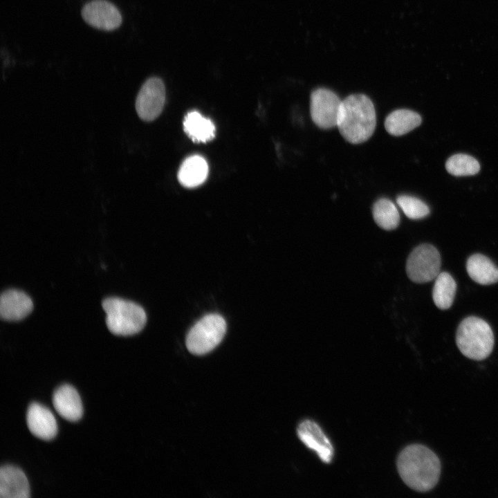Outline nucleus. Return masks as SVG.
Wrapping results in <instances>:
<instances>
[{
  "label": "nucleus",
  "mask_w": 498,
  "mask_h": 498,
  "mask_svg": "<svg viewBox=\"0 0 498 498\" xmlns=\"http://www.w3.org/2000/svg\"><path fill=\"white\" fill-rule=\"evenodd\" d=\"M208 174L206 160L202 156L194 155L183 161L178 170V178L184 187H194L205 181Z\"/></svg>",
  "instance_id": "dca6fc26"
},
{
  "label": "nucleus",
  "mask_w": 498,
  "mask_h": 498,
  "mask_svg": "<svg viewBox=\"0 0 498 498\" xmlns=\"http://www.w3.org/2000/svg\"><path fill=\"white\" fill-rule=\"evenodd\" d=\"M398 472L404 483L418 492L432 489L441 474V462L434 452L425 445L412 444L405 448L397 459Z\"/></svg>",
  "instance_id": "f257e3e1"
},
{
  "label": "nucleus",
  "mask_w": 498,
  "mask_h": 498,
  "mask_svg": "<svg viewBox=\"0 0 498 498\" xmlns=\"http://www.w3.org/2000/svg\"><path fill=\"white\" fill-rule=\"evenodd\" d=\"M376 125L375 108L368 96L352 94L342 100L337 127L347 142L360 144L367 141L374 133Z\"/></svg>",
  "instance_id": "f03ea898"
},
{
  "label": "nucleus",
  "mask_w": 498,
  "mask_h": 498,
  "mask_svg": "<svg viewBox=\"0 0 498 498\" xmlns=\"http://www.w3.org/2000/svg\"><path fill=\"white\" fill-rule=\"evenodd\" d=\"M397 204L405 214L411 219H420L430 214L429 207L421 200L407 195L397 197Z\"/></svg>",
  "instance_id": "4be33fe9"
},
{
  "label": "nucleus",
  "mask_w": 498,
  "mask_h": 498,
  "mask_svg": "<svg viewBox=\"0 0 498 498\" xmlns=\"http://www.w3.org/2000/svg\"><path fill=\"white\" fill-rule=\"evenodd\" d=\"M445 167L448 173L456 176H472L479 172L480 165L472 156L457 154L448 159Z\"/></svg>",
  "instance_id": "412c9836"
},
{
  "label": "nucleus",
  "mask_w": 498,
  "mask_h": 498,
  "mask_svg": "<svg viewBox=\"0 0 498 498\" xmlns=\"http://www.w3.org/2000/svg\"><path fill=\"white\" fill-rule=\"evenodd\" d=\"M466 270L470 278L481 285L498 282V268L482 254L471 255L466 262Z\"/></svg>",
  "instance_id": "2eb2a0df"
},
{
  "label": "nucleus",
  "mask_w": 498,
  "mask_h": 498,
  "mask_svg": "<svg viewBox=\"0 0 498 498\" xmlns=\"http://www.w3.org/2000/svg\"><path fill=\"white\" fill-rule=\"evenodd\" d=\"M83 19L91 26L105 31L119 28L122 21L117 7L107 0H92L82 9Z\"/></svg>",
  "instance_id": "1a4fd4ad"
},
{
  "label": "nucleus",
  "mask_w": 498,
  "mask_h": 498,
  "mask_svg": "<svg viewBox=\"0 0 498 498\" xmlns=\"http://www.w3.org/2000/svg\"><path fill=\"white\" fill-rule=\"evenodd\" d=\"M494 335L490 325L483 320L470 316L459 324L456 343L463 356L482 360L488 358L494 347Z\"/></svg>",
  "instance_id": "7ed1b4c3"
},
{
  "label": "nucleus",
  "mask_w": 498,
  "mask_h": 498,
  "mask_svg": "<svg viewBox=\"0 0 498 498\" xmlns=\"http://www.w3.org/2000/svg\"><path fill=\"white\" fill-rule=\"evenodd\" d=\"M297 432L303 443L314 450L323 462L329 463L331 461L333 455V446L316 423L305 420L300 423Z\"/></svg>",
  "instance_id": "9d476101"
},
{
  "label": "nucleus",
  "mask_w": 498,
  "mask_h": 498,
  "mask_svg": "<svg viewBox=\"0 0 498 498\" xmlns=\"http://www.w3.org/2000/svg\"><path fill=\"white\" fill-rule=\"evenodd\" d=\"M165 102V87L158 77L148 78L142 85L136 100L138 116L145 121H152L162 112Z\"/></svg>",
  "instance_id": "6e6552de"
},
{
  "label": "nucleus",
  "mask_w": 498,
  "mask_h": 498,
  "mask_svg": "<svg viewBox=\"0 0 498 498\" xmlns=\"http://www.w3.org/2000/svg\"><path fill=\"white\" fill-rule=\"evenodd\" d=\"M102 306L107 314V326L114 335H134L145 325V311L134 302L118 297H109L103 300Z\"/></svg>",
  "instance_id": "20e7f679"
},
{
  "label": "nucleus",
  "mask_w": 498,
  "mask_h": 498,
  "mask_svg": "<svg viewBox=\"0 0 498 498\" xmlns=\"http://www.w3.org/2000/svg\"><path fill=\"white\" fill-rule=\"evenodd\" d=\"M26 423L30 432L43 440H50L57 433L56 419L46 407L33 403L28 408Z\"/></svg>",
  "instance_id": "9b49d317"
},
{
  "label": "nucleus",
  "mask_w": 498,
  "mask_h": 498,
  "mask_svg": "<svg viewBox=\"0 0 498 498\" xmlns=\"http://www.w3.org/2000/svg\"><path fill=\"white\" fill-rule=\"evenodd\" d=\"M183 127L187 136L196 142H206L215 136L214 123L196 111H190L185 116Z\"/></svg>",
  "instance_id": "f3484780"
},
{
  "label": "nucleus",
  "mask_w": 498,
  "mask_h": 498,
  "mask_svg": "<svg viewBox=\"0 0 498 498\" xmlns=\"http://www.w3.org/2000/svg\"><path fill=\"white\" fill-rule=\"evenodd\" d=\"M225 331L226 323L221 315L216 313L206 315L188 332L186 338L187 348L192 353L205 354L221 342Z\"/></svg>",
  "instance_id": "39448f33"
},
{
  "label": "nucleus",
  "mask_w": 498,
  "mask_h": 498,
  "mask_svg": "<svg viewBox=\"0 0 498 498\" xmlns=\"http://www.w3.org/2000/svg\"><path fill=\"white\" fill-rule=\"evenodd\" d=\"M1 498H28L30 486L25 473L19 468L6 465L0 470Z\"/></svg>",
  "instance_id": "f8f14e48"
},
{
  "label": "nucleus",
  "mask_w": 498,
  "mask_h": 498,
  "mask_svg": "<svg viewBox=\"0 0 498 498\" xmlns=\"http://www.w3.org/2000/svg\"><path fill=\"white\" fill-rule=\"evenodd\" d=\"M33 304L25 293L10 289L4 291L0 298V315L7 321H19L33 310Z\"/></svg>",
  "instance_id": "ddd939ff"
},
{
  "label": "nucleus",
  "mask_w": 498,
  "mask_h": 498,
  "mask_svg": "<svg viewBox=\"0 0 498 498\" xmlns=\"http://www.w3.org/2000/svg\"><path fill=\"white\" fill-rule=\"evenodd\" d=\"M421 116L412 110L397 109L390 113L385 118L386 131L394 136L404 135L421 124Z\"/></svg>",
  "instance_id": "a211bd4d"
},
{
  "label": "nucleus",
  "mask_w": 498,
  "mask_h": 498,
  "mask_svg": "<svg viewBox=\"0 0 498 498\" xmlns=\"http://www.w3.org/2000/svg\"><path fill=\"white\" fill-rule=\"evenodd\" d=\"M441 265V255L432 245L423 243L416 247L409 254L406 272L408 277L416 283H425L436 279Z\"/></svg>",
  "instance_id": "423d86ee"
},
{
  "label": "nucleus",
  "mask_w": 498,
  "mask_h": 498,
  "mask_svg": "<svg viewBox=\"0 0 498 498\" xmlns=\"http://www.w3.org/2000/svg\"><path fill=\"white\" fill-rule=\"evenodd\" d=\"M53 404L59 415L67 421H77L82 416L80 396L76 389L69 385H63L55 391Z\"/></svg>",
  "instance_id": "4468645a"
},
{
  "label": "nucleus",
  "mask_w": 498,
  "mask_h": 498,
  "mask_svg": "<svg viewBox=\"0 0 498 498\" xmlns=\"http://www.w3.org/2000/svg\"><path fill=\"white\" fill-rule=\"evenodd\" d=\"M456 290V284L450 274L439 273L432 290L435 305L441 310L448 309L452 304Z\"/></svg>",
  "instance_id": "6ab92c4d"
},
{
  "label": "nucleus",
  "mask_w": 498,
  "mask_h": 498,
  "mask_svg": "<svg viewBox=\"0 0 498 498\" xmlns=\"http://www.w3.org/2000/svg\"><path fill=\"white\" fill-rule=\"evenodd\" d=\"M373 216L376 224L386 230L396 228L400 222V216L396 205L389 200L382 198L373 206Z\"/></svg>",
  "instance_id": "aec40b11"
},
{
  "label": "nucleus",
  "mask_w": 498,
  "mask_h": 498,
  "mask_svg": "<svg viewBox=\"0 0 498 498\" xmlns=\"http://www.w3.org/2000/svg\"><path fill=\"white\" fill-rule=\"evenodd\" d=\"M342 100L331 90L318 88L312 91L310 113L313 122L320 128L328 129L337 126Z\"/></svg>",
  "instance_id": "0eeeda50"
}]
</instances>
